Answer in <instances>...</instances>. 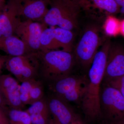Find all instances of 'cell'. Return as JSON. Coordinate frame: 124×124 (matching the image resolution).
Returning <instances> with one entry per match:
<instances>
[{
  "label": "cell",
  "mask_w": 124,
  "mask_h": 124,
  "mask_svg": "<svg viewBox=\"0 0 124 124\" xmlns=\"http://www.w3.org/2000/svg\"><path fill=\"white\" fill-rule=\"evenodd\" d=\"M120 23L116 18L108 17L104 25L105 32L108 35H116L120 31Z\"/></svg>",
  "instance_id": "obj_19"
},
{
  "label": "cell",
  "mask_w": 124,
  "mask_h": 124,
  "mask_svg": "<svg viewBox=\"0 0 124 124\" xmlns=\"http://www.w3.org/2000/svg\"><path fill=\"white\" fill-rule=\"evenodd\" d=\"M120 31L122 35L124 36V20H122L120 23Z\"/></svg>",
  "instance_id": "obj_25"
},
{
  "label": "cell",
  "mask_w": 124,
  "mask_h": 124,
  "mask_svg": "<svg viewBox=\"0 0 124 124\" xmlns=\"http://www.w3.org/2000/svg\"><path fill=\"white\" fill-rule=\"evenodd\" d=\"M9 55H3L0 54V74L2 68L5 66L9 57Z\"/></svg>",
  "instance_id": "obj_22"
},
{
  "label": "cell",
  "mask_w": 124,
  "mask_h": 124,
  "mask_svg": "<svg viewBox=\"0 0 124 124\" xmlns=\"http://www.w3.org/2000/svg\"><path fill=\"white\" fill-rule=\"evenodd\" d=\"M38 77L48 85L71 74L75 62L71 52L62 50H39L32 52Z\"/></svg>",
  "instance_id": "obj_2"
},
{
  "label": "cell",
  "mask_w": 124,
  "mask_h": 124,
  "mask_svg": "<svg viewBox=\"0 0 124 124\" xmlns=\"http://www.w3.org/2000/svg\"><path fill=\"white\" fill-rule=\"evenodd\" d=\"M111 43L107 39L94 58L88 73L86 90L81 101V107L85 117L93 121L101 117L100 109V89L106 68L108 50Z\"/></svg>",
  "instance_id": "obj_1"
},
{
  "label": "cell",
  "mask_w": 124,
  "mask_h": 124,
  "mask_svg": "<svg viewBox=\"0 0 124 124\" xmlns=\"http://www.w3.org/2000/svg\"><path fill=\"white\" fill-rule=\"evenodd\" d=\"M46 25L43 23L26 19L21 21L15 31V35L24 43L29 53L40 50L41 35Z\"/></svg>",
  "instance_id": "obj_9"
},
{
  "label": "cell",
  "mask_w": 124,
  "mask_h": 124,
  "mask_svg": "<svg viewBox=\"0 0 124 124\" xmlns=\"http://www.w3.org/2000/svg\"><path fill=\"white\" fill-rule=\"evenodd\" d=\"M20 87L10 74L0 75V92L10 109L22 110L25 107L20 99Z\"/></svg>",
  "instance_id": "obj_11"
},
{
  "label": "cell",
  "mask_w": 124,
  "mask_h": 124,
  "mask_svg": "<svg viewBox=\"0 0 124 124\" xmlns=\"http://www.w3.org/2000/svg\"><path fill=\"white\" fill-rule=\"evenodd\" d=\"M95 7L110 14H116L119 11L120 6L115 0H91Z\"/></svg>",
  "instance_id": "obj_17"
},
{
  "label": "cell",
  "mask_w": 124,
  "mask_h": 124,
  "mask_svg": "<svg viewBox=\"0 0 124 124\" xmlns=\"http://www.w3.org/2000/svg\"><path fill=\"white\" fill-rule=\"evenodd\" d=\"M8 111L0 108V124H10Z\"/></svg>",
  "instance_id": "obj_21"
},
{
  "label": "cell",
  "mask_w": 124,
  "mask_h": 124,
  "mask_svg": "<svg viewBox=\"0 0 124 124\" xmlns=\"http://www.w3.org/2000/svg\"><path fill=\"white\" fill-rule=\"evenodd\" d=\"M20 8L13 6L0 14V36L15 35V31L22 20Z\"/></svg>",
  "instance_id": "obj_13"
},
{
  "label": "cell",
  "mask_w": 124,
  "mask_h": 124,
  "mask_svg": "<svg viewBox=\"0 0 124 124\" xmlns=\"http://www.w3.org/2000/svg\"><path fill=\"white\" fill-rule=\"evenodd\" d=\"M80 11V5L76 1L54 0L42 23L72 31L77 27Z\"/></svg>",
  "instance_id": "obj_3"
},
{
  "label": "cell",
  "mask_w": 124,
  "mask_h": 124,
  "mask_svg": "<svg viewBox=\"0 0 124 124\" xmlns=\"http://www.w3.org/2000/svg\"><path fill=\"white\" fill-rule=\"evenodd\" d=\"M120 10L121 13H122V14H123L124 15V6L121 7V8Z\"/></svg>",
  "instance_id": "obj_27"
},
{
  "label": "cell",
  "mask_w": 124,
  "mask_h": 124,
  "mask_svg": "<svg viewBox=\"0 0 124 124\" xmlns=\"http://www.w3.org/2000/svg\"><path fill=\"white\" fill-rule=\"evenodd\" d=\"M105 83L116 89L124 97V75L119 78Z\"/></svg>",
  "instance_id": "obj_20"
},
{
  "label": "cell",
  "mask_w": 124,
  "mask_h": 124,
  "mask_svg": "<svg viewBox=\"0 0 124 124\" xmlns=\"http://www.w3.org/2000/svg\"><path fill=\"white\" fill-rule=\"evenodd\" d=\"M100 109L110 124L124 122V97L115 88L102 82L100 94Z\"/></svg>",
  "instance_id": "obj_4"
},
{
  "label": "cell",
  "mask_w": 124,
  "mask_h": 124,
  "mask_svg": "<svg viewBox=\"0 0 124 124\" xmlns=\"http://www.w3.org/2000/svg\"><path fill=\"white\" fill-rule=\"evenodd\" d=\"M124 75V48L112 44L108 50L103 82L107 83Z\"/></svg>",
  "instance_id": "obj_10"
},
{
  "label": "cell",
  "mask_w": 124,
  "mask_h": 124,
  "mask_svg": "<svg viewBox=\"0 0 124 124\" xmlns=\"http://www.w3.org/2000/svg\"><path fill=\"white\" fill-rule=\"evenodd\" d=\"M48 10L44 2L38 0L28 2L23 8H20V11L21 16H23L27 19L42 22Z\"/></svg>",
  "instance_id": "obj_15"
},
{
  "label": "cell",
  "mask_w": 124,
  "mask_h": 124,
  "mask_svg": "<svg viewBox=\"0 0 124 124\" xmlns=\"http://www.w3.org/2000/svg\"><path fill=\"white\" fill-rule=\"evenodd\" d=\"M29 95L31 98V105L44 97V88L41 81L36 80L29 92Z\"/></svg>",
  "instance_id": "obj_18"
},
{
  "label": "cell",
  "mask_w": 124,
  "mask_h": 124,
  "mask_svg": "<svg viewBox=\"0 0 124 124\" xmlns=\"http://www.w3.org/2000/svg\"><path fill=\"white\" fill-rule=\"evenodd\" d=\"M8 115L10 124H32L30 116L26 111L10 109Z\"/></svg>",
  "instance_id": "obj_16"
},
{
  "label": "cell",
  "mask_w": 124,
  "mask_h": 124,
  "mask_svg": "<svg viewBox=\"0 0 124 124\" xmlns=\"http://www.w3.org/2000/svg\"><path fill=\"white\" fill-rule=\"evenodd\" d=\"M88 82L86 76L70 74L48 85L52 94L70 102L80 103Z\"/></svg>",
  "instance_id": "obj_5"
},
{
  "label": "cell",
  "mask_w": 124,
  "mask_h": 124,
  "mask_svg": "<svg viewBox=\"0 0 124 124\" xmlns=\"http://www.w3.org/2000/svg\"><path fill=\"white\" fill-rule=\"evenodd\" d=\"M69 124H85L84 122L77 115L75 119Z\"/></svg>",
  "instance_id": "obj_24"
},
{
  "label": "cell",
  "mask_w": 124,
  "mask_h": 124,
  "mask_svg": "<svg viewBox=\"0 0 124 124\" xmlns=\"http://www.w3.org/2000/svg\"><path fill=\"white\" fill-rule=\"evenodd\" d=\"M99 29L96 25L86 28L75 49V59L83 67H90L94 58L101 44Z\"/></svg>",
  "instance_id": "obj_6"
},
{
  "label": "cell",
  "mask_w": 124,
  "mask_h": 124,
  "mask_svg": "<svg viewBox=\"0 0 124 124\" xmlns=\"http://www.w3.org/2000/svg\"><path fill=\"white\" fill-rule=\"evenodd\" d=\"M115 1L120 7L124 6V0H115Z\"/></svg>",
  "instance_id": "obj_26"
},
{
  "label": "cell",
  "mask_w": 124,
  "mask_h": 124,
  "mask_svg": "<svg viewBox=\"0 0 124 124\" xmlns=\"http://www.w3.org/2000/svg\"><path fill=\"white\" fill-rule=\"evenodd\" d=\"M51 116L50 124H69L77 116L69 103L53 94L47 98Z\"/></svg>",
  "instance_id": "obj_12"
},
{
  "label": "cell",
  "mask_w": 124,
  "mask_h": 124,
  "mask_svg": "<svg viewBox=\"0 0 124 124\" xmlns=\"http://www.w3.org/2000/svg\"><path fill=\"white\" fill-rule=\"evenodd\" d=\"M7 105L4 99L2 97L1 93L0 92V108L4 109L5 110L8 111L9 110L7 108Z\"/></svg>",
  "instance_id": "obj_23"
},
{
  "label": "cell",
  "mask_w": 124,
  "mask_h": 124,
  "mask_svg": "<svg viewBox=\"0 0 124 124\" xmlns=\"http://www.w3.org/2000/svg\"><path fill=\"white\" fill-rule=\"evenodd\" d=\"M5 66L20 82L38 77L37 66L32 52L19 56L9 55Z\"/></svg>",
  "instance_id": "obj_7"
},
{
  "label": "cell",
  "mask_w": 124,
  "mask_h": 124,
  "mask_svg": "<svg viewBox=\"0 0 124 124\" xmlns=\"http://www.w3.org/2000/svg\"><path fill=\"white\" fill-rule=\"evenodd\" d=\"M123 124H124V123H123Z\"/></svg>",
  "instance_id": "obj_28"
},
{
  "label": "cell",
  "mask_w": 124,
  "mask_h": 124,
  "mask_svg": "<svg viewBox=\"0 0 124 124\" xmlns=\"http://www.w3.org/2000/svg\"><path fill=\"white\" fill-rule=\"evenodd\" d=\"M0 50L9 55L17 56L29 53L24 43L17 36H0Z\"/></svg>",
  "instance_id": "obj_14"
},
{
  "label": "cell",
  "mask_w": 124,
  "mask_h": 124,
  "mask_svg": "<svg viewBox=\"0 0 124 124\" xmlns=\"http://www.w3.org/2000/svg\"><path fill=\"white\" fill-rule=\"evenodd\" d=\"M72 31L61 28H46L41 35L40 50H55L62 48V50L71 52L74 40Z\"/></svg>",
  "instance_id": "obj_8"
}]
</instances>
